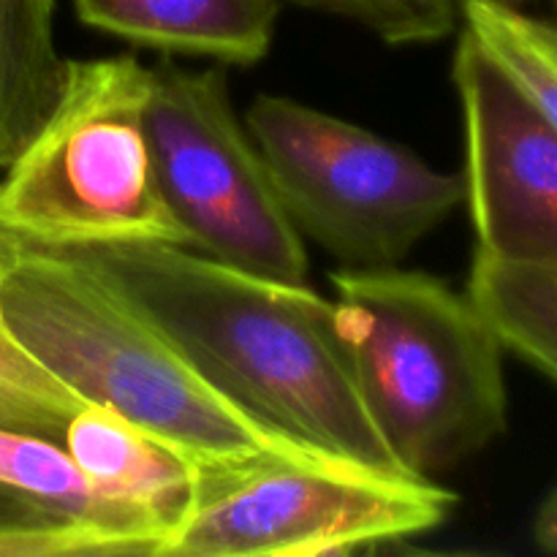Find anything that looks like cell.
<instances>
[{
  "instance_id": "cell-1",
  "label": "cell",
  "mask_w": 557,
  "mask_h": 557,
  "mask_svg": "<svg viewBox=\"0 0 557 557\" xmlns=\"http://www.w3.org/2000/svg\"><path fill=\"white\" fill-rule=\"evenodd\" d=\"M74 256L139 305L250 417L332 460L411 476L359 395L335 299L183 245H114Z\"/></svg>"
},
{
  "instance_id": "cell-2",
  "label": "cell",
  "mask_w": 557,
  "mask_h": 557,
  "mask_svg": "<svg viewBox=\"0 0 557 557\" xmlns=\"http://www.w3.org/2000/svg\"><path fill=\"white\" fill-rule=\"evenodd\" d=\"M0 321L82 400L183 455L205 476V493L283 462H341L243 411L79 256L0 237Z\"/></svg>"
},
{
  "instance_id": "cell-3",
  "label": "cell",
  "mask_w": 557,
  "mask_h": 557,
  "mask_svg": "<svg viewBox=\"0 0 557 557\" xmlns=\"http://www.w3.org/2000/svg\"><path fill=\"white\" fill-rule=\"evenodd\" d=\"M359 395L403 471L438 482L506 433L504 343L468 294L424 272H332Z\"/></svg>"
},
{
  "instance_id": "cell-4",
  "label": "cell",
  "mask_w": 557,
  "mask_h": 557,
  "mask_svg": "<svg viewBox=\"0 0 557 557\" xmlns=\"http://www.w3.org/2000/svg\"><path fill=\"white\" fill-rule=\"evenodd\" d=\"M150 69L134 54L71 60L47 123L0 177V237L76 250L188 248L158 185L147 139Z\"/></svg>"
},
{
  "instance_id": "cell-5",
  "label": "cell",
  "mask_w": 557,
  "mask_h": 557,
  "mask_svg": "<svg viewBox=\"0 0 557 557\" xmlns=\"http://www.w3.org/2000/svg\"><path fill=\"white\" fill-rule=\"evenodd\" d=\"M245 128L294 228L346 270L400 267L466 205L462 172L294 98L259 96Z\"/></svg>"
},
{
  "instance_id": "cell-6",
  "label": "cell",
  "mask_w": 557,
  "mask_h": 557,
  "mask_svg": "<svg viewBox=\"0 0 557 557\" xmlns=\"http://www.w3.org/2000/svg\"><path fill=\"white\" fill-rule=\"evenodd\" d=\"M147 139L188 248L250 275L305 283V239L234 112L226 71H190L172 60L152 65Z\"/></svg>"
},
{
  "instance_id": "cell-7",
  "label": "cell",
  "mask_w": 557,
  "mask_h": 557,
  "mask_svg": "<svg viewBox=\"0 0 557 557\" xmlns=\"http://www.w3.org/2000/svg\"><path fill=\"white\" fill-rule=\"evenodd\" d=\"M455 493L348 462H283L201 495L163 557H324L406 542L449 520Z\"/></svg>"
},
{
  "instance_id": "cell-8",
  "label": "cell",
  "mask_w": 557,
  "mask_h": 557,
  "mask_svg": "<svg viewBox=\"0 0 557 557\" xmlns=\"http://www.w3.org/2000/svg\"><path fill=\"white\" fill-rule=\"evenodd\" d=\"M476 250L557 272V128L462 27L455 49Z\"/></svg>"
},
{
  "instance_id": "cell-9",
  "label": "cell",
  "mask_w": 557,
  "mask_h": 557,
  "mask_svg": "<svg viewBox=\"0 0 557 557\" xmlns=\"http://www.w3.org/2000/svg\"><path fill=\"white\" fill-rule=\"evenodd\" d=\"M63 446L109 504L161 533L166 555L205 495V476L156 435L92 403L71 419Z\"/></svg>"
},
{
  "instance_id": "cell-10",
  "label": "cell",
  "mask_w": 557,
  "mask_h": 557,
  "mask_svg": "<svg viewBox=\"0 0 557 557\" xmlns=\"http://www.w3.org/2000/svg\"><path fill=\"white\" fill-rule=\"evenodd\" d=\"M281 0H74L96 30L139 47L253 65L275 38Z\"/></svg>"
},
{
  "instance_id": "cell-11",
  "label": "cell",
  "mask_w": 557,
  "mask_h": 557,
  "mask_svg": "<svg viewBox=\"0 0 557 557\" xmlns=\"http://www.w3.org/2000/svg\"><path fill=\"white\" fill-rule=\"evenodd\" d=\"M69 58L54 41V0H0V172L52 114Z\"/></svg>"
},
{
  "instance_id": "cell-12",
  "label": "cell",
  "mask_w": 557,
  "mask_h": 557,
  "mask_svg": "<svg viewBox=\"0 0 557 557\" xmlns=\"http://www.w3.org/2000/svg\"><path fill=\"white\" fill-rule=\"evenodd\" d=\"M473 299L506 351L557 384V272L511 264L476 250L468 277Z\"/></svg>"
},
{
  "instance_id": "cell-13",
  "label": "cell",
  "mask_w": 557,
  "mask_h": 557,
  "mask_svg": "<svg viewBox=\"0 0 557 557\" xmlns=\"http://www.w3.org/2000/svg\"><path fill=\"white\" fill-rule=\"evenodd\" d=\"M0 484L47 500L69 515L98 522L139 544L141 557H161L163 536L131 511L109 504L76 468L63 444L0 428Z\"/></svg>"
},
{
  "instance_id": "cell-14",
  "label": "cell",
  "mask_w": 557,
  "mask_h": 557,
  "mask_svg": "<svg viewBox=\"0 0 557 557\" xmlns=\"http://www.w3.org/2000/svg\"><path fill=\"white\" fill-rule=\"evenodd\" d=\"M460 20L557 128V25L500 0H460Z\"/></svg>"
},
{
  "instance_id": "cell-15",
  "label": "cell",
  "mask_w": 557,
  "mask_h": 557,
  "mask_svg": "<svg viewBox=\"0 0 557 557\" xmlns=\"http://www.w3.org/2000/svg\"><path fill=\"white\" fill-rule=\"evenodd\" d=\"M139 555V544L98 522L0 484V557Z\"/></svg>"
},
{
  "instance_id": "cell-16",
  "label": "cell",
  "mask_w": 557,
  "mask_h": 557,
  "mask_svg": "<svg viewBox=\"0 0 557 557\" xmlns=\"http://www.w3.org/2000/svg\"><path fill=\"white\" fill-rule=\"evenodd\" d=\"M85 406L76 392L36 362L0 321V428L63 444L71 419Z\"/></svg>"
},
{
  "instance_id": "cell-17",
  "label": "cell",
  "mask_w": 557,
  "mask_h": 557,
  "mask_svg": "<svg viewBox=\"0 0 557 557\" xmlns=\"http://www.w3.org/2000/svg\"><path fill=\"white\" fill-rule=\"evenodd\" d=\"M359 22L392 47L433 44L460 22V0H281Z\"/></svg>"
},
{
  "instance_id": "cell-18",
  "label": "cell",
  "mask_w": 557,
  "mask_h": 557,
  "mask_svg": "<svg viewBox=\"0 0 557 557\" xmlns=\"http://www.w3.org/2000/svg\"><path fill=\"white\" fill-rule=\"evenodd\" d=\"M533 544L542 553L557 555V484L539 506L536 520H533Z\"/></svg>"
},
{
  "instance_id": "cell-19",
  "label": "cell",
  "mask_w": 557,
  "mask_h": 557,
  "mask_svg": "<svg viewBox=\"0 0 557 557\" xmlns=\"http://www.w3.org/2000/svg\"><path fill=\"white\" fill-rule=\"evenodd\" d=\"M500 3H506V5H517V9H522V5H525V3H533V0H500Z\"/></svg>"
},
{
  "instance_id": "cell-20",
  "label": "cell",
  "mask_w": 557,
  "mask_h": 557,
  "mask_svg": "<svg viewBox=\"0 0 557 557\" xmlns=\"http://www.w3.org/2000/svg\"><path fill=\"white\" fill-rule=\"evenodd\" d=\"M553 3H555V11H557V0H553Z\"/></svg>"
}]
</instances>
